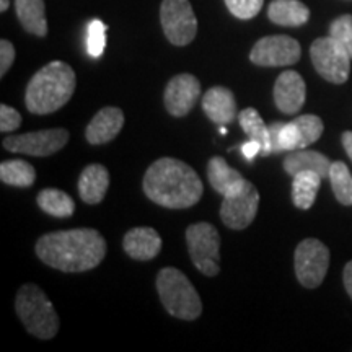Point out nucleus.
<instances>
[{
  "label": "nucleus",
  "mask_w": 352,
  "mask_h": 352,
  "mask_svg": "<svg viewBox=\"0 0 352 352\" xmlns=\"http://www.w3.org/2000/svg\"><path fill=\"white\" fill-rule=\"evenodd\" d=\"M239 121L241 129L245 131V134L250 139L258 140L261 144L263 157H267L271 152V138H270V127L264 124L263 118L259 116V113L254 108H246L239 114Z\"/></svg>",
  "instance_id": "25"
},
{
  "label": "nucleus",
  "mask_w": 352,
  "mask_h": 352,
  "mask_svg": "<svg viewBox=\"0 0 352 352\" xmlns=\"http://www.w3.org/2000/svg\"><path fill=\"white\" fill-rule=\"evenodd\" d=\"M240 151H241V155H243V157L246 158V160L252 162V160H254V158H256L258 155H261L263 147H261V144L258 142V140L250 139L248 142H245V144L240 145Z\"/></svg>",
  "instance_id": "35"
},
{
  "label": "nucleus",
  "mask_w": 352,
  "mask_h": 352,
  "mask_svg": "<svg viewBox=\"0 0 352 352\" xmlns=\"http://www.w3.org/2000/svg\"><path fill=\"white\" fill-rule=\"evenodd\" d=\"M259 192L252 182H246L245 186L236 191L235 195L223 196V202L220 206V219L223 226L232 230H245L252 226V222L258 214Z\"/></svg>",
  "instance_id": "12"
},
{
  "label": "nucleus",
  "mask_w": 352,
  "mask_h": 352,
  "mask_svg": "<svg viewBox=\"0 0 352 352\" xmlns=\"http://www.w3.org/2000/svg\"><path fill=\"white\" fill-rule=\"evenodd\" d=\"M310 56L316 72L324 80L336 83V85L347 82L352 57L336 39L331 36L315 39L310 47Z\"/></svg>",
  "instance_id": "7"
},
{
  "label": "nucleus",
  "mask_w": 352,
  "mask_h": 352,
  "mask_svg": "<svg viewBox=\"0 0 352 352\" xmlns=\"http://www.w3.org/2000/svg\"><path fill=\"white\" fill-rule=\"evenodd\" d=\"M0 179L8 186L30 188L36 182V170L25 160H7L0 165Z\"/></svg>",
  "instance_id": "26"
},
{
  "label": "nucleus",
  "mask_w": 352,
  "mask_h": 352,
  "mask_svg": "<svg viewBox=\"0 0 352 352\" xmlns=\"http://www.w3.org/2000/svg\"><path fill=\"white\" fill-rule=\"evenodd\" d=\"M76 72L63 60H54L34 74L25 94L30 113L51 114L64 107L76 91Z\"/></svg>",
  "instance_id": "3"
},
{
  "label": "nucleus",
  "mask_w": 352,
  "mask_h": 352,
  "mask_svg": "<svg viewBox=\"0 0 352 352\" xmlns=\"http://www.w3.org/2000/svg\"><path fill=\"white\" fill-rule=\"evenodd\" d=\"M307 98V85L296 70H285L277 77L274 85V101L279 111L294 114L300 111Z\"/></svg>",
  "instance_id": "14"
},
{
  "label": "nucleus",
  "mask_w": 352,
  "mask_h": 352,
  "mask_svg": "<svg viewBox=\"0 0 352 352\" xmlns=\"http://www.w3.org/2000/svg\"><path fill=\"white\" fill-rule=\"evenodd\" d=\"M342 147H344L347 157H349L352 162V131H346L344 134H342Z\"/></svg>",
  "instance_id": "38"
},
{
  "label": "nucleus",
  "mask_w": 352,
  "mask_h": 352,
  "mask_svg": "<svg viewBox=\"0 0 352 352\" xmlns=\"http://www.w3.org/2000/svg\"><path fill=\"white\" fill-rule=\"evenodd\" d=\"M160 300L171 316L192 321L202 314L199 294L191 280L176 267H164L157 276Z\"/></svg>",
  "instance_id": "4"
},
{
  "label": "nucleus",
  "mask_w": 352,
  "mask_h": 352,
  "mask_svg": "<svg viewBox=\"0 0 352 352\" xmlns=\"http://www.w3.org/2000/svg\"><path fill=\"white\" fill-rule=\"evenodd\" d=\"M202 109L215 124H230L236 118L235 96L226 87H212L202 96Z\"/></svg>",
  "instance_id": "16"
},
{
  "label": "nucleus",
  "mask_w": 352,
  "mask_h": 352,
  "mask_svg": "<svg viewBox=\"0 0 352 352\" xmlns=\"http://www.w3.org/2000/svg\"><path fill=\"white\" fill-rule=\"evenodd\" d=\"M208 176L209 183L219 195L222 196H230L235 195L236 191H240L245 186V183L248 179H245L239 171L233 170L232 166H228L226 158L222 157H212L208 164Z\"/></svg>",
  "instance_id": "19"
},
{
  "label": "nucleus",
  "mask_w": 352,
  "mask_h": 352,
  "mask_svg": "<svg viewBox=\"0 0 352 352\" xmlns=\"http://www.w3.org/2000/svg\"><path fill=\"white\" fill-rule=\"evenodd\" d=\"M302 47L297 39L274 34L261 38L250 52V60L259 67H285L300 60Z\"/></svg>",
  "instance_id": "10"
},
{
  "label": "nucleus",
  "mask_w": 352,
  "mask_h": 352,
  "mask_svg": "<svg viewBox=\"0 0 352 352\" xmlns=\"http://www.w3.org/2000/svg\"><path fill=\"white\" fill-rule=\"evenodd\" d=\"M69 131L46 129L36 132H26L20 135H10L3 139V147L8 152L25 153L32 157H50L59 152L69 142Z\"/></svg>",
  "instance_id": "11"
},
{
  "label": "nucleus",
  "mask_w": 352,
  "mask_h": 352,
  "mask_svg": "<svg viewBox=\"0 0 352 352\" xmlns=\"http://www.w3.org/2000/svg\"><path fill=\"white\" fill-rule=\"evenodd\" d=\"M15 308L26 331L39 340H51L59 331V316L50 298L38 285H21L15 298Z\"/></svg>",
  "instance_id": "5"
},
{
  "label": "nucleus",
  "mask_w": 352,
  "mask_h": 352,
  "mask_svg": "<svg viewBox=\"0 0 352 352\" xmlns=\"http://www.w3.org/2000/svg\"><path fill=\"white\" fill-rule=\"evenodd\" d=\"M107 47V25L95 19L87 26V52L88 56L98 59Z\"/></svg>",
  "instance_id": "29"
},
{
  "label": "nucleus",
  "mask_w": 352,
  "mask_h": 352,
  "mask_svg": "<svg viewBox=\"0 0 352 352\" xmlns=\"http://www.w3.org/2000/svg\"><path fill=\"white\" fill-rule=\"evenodd\" d=\"M13 60H15V47L10 41L2 39L0 41V77H3L8 72Z\"/></svg>",
  "instance_id": "34"
},
{
  "label": "nucleus",
  "mask_w": 352,
  "mask_h": 352,
  "mask_svg": "<svg viewBox=\"0 0 352 352\" xmlns=\"http://www.w3.org/2000/svg\"><path fill=\"white\" fill-rule=\"evenodd\" d=\"M21 124V114L15 108L7 107L6 103L0 104V131L12 132L19 129Z\"/></svg>",
  "instance_id": "33"
},
{
  "label": "nucleus",
  "mask_w": 352,
  "mask_h": 352,
  "mask_svg": "<svg viewBox=\"0 0 352 352\" xmlns=\"http://www.w3.org/2000/svg\"><path fill=\"white\" fill-rule=\"evenodd\" d=\"M342 279H344V287L349 294V297L352 298V261L346 264L344 272H342Z\"/></svg>",
  "instance_id": "37"
},
{
  "label": "nucleus",
  "mask_w": 352,
  "mask_h": 352,
  "mask_svg": "<svg viewBox=\"0 0 352 352\" xmlns=\"http://www.w3.org/2000/svg\"><path fill=\"white\" fill-rule=\"evenodd\" d=\"M109 186V173L107 166L94 164L82 171L78 179V195L85 204H100L107 196Z\"/></svg>",
  "instance_id": "18"
},
{
  "label": "nucleus",
  "mask_w": 352,
  "mask_h": 352,
  "mask_svg": "<svg viewBox=\"0 0 352 352\" xmlns=\"http://www.w3.org/2000/svg\"><path fill=\"white\" fill-rule=\"evenodd\" d=\"M264 0H226V6L233 16L240 20H252L261 12Z\"/></svg>",
  "instance_id": "31"
},
{
  "label": "nucleus",
  "mask_w": 352,
  "mask_h": 352,
  "mask_svg": "<svg viewBox=\"0 0 352 352\" xmlns=\"http://www.w3.org/2000/svg\"><path fill=\"white\" fill-rule=\"evenodd\" d=\"M160 21L166 39L175 46H188L197 33V19L189 0H164Z\"/></svg>",
  "instance_id": "8"
},
{
  "label": "nucleus",
  "mask_w": 352,
  "mask_h": 352,
  "mask_svg": "<svg viewBox=\"0 0 352 352\" xmlns=\"http://www.w3.org/2000/svg\"><path fill=\"white\" fill-rule=\"evenodd\" d=\"M8 6H10V0H0V12H7Z\"/></svg>",
  "instance_id": "39"
},
{
  "label": "nucleus",
  "mask_w": 352,
  "mask_h": 352,
  "mask_svg": "<svg viewBox=\"0 0 352 352\" xmlns=\"http://www.w3.org/2000/svg\"><path fill=\"white\" fill-rule=\"evenodd\" d=\"M122 248L132 259L148 261L160 253L162 239L151 227H135L124 235Z\"/></svg>",
  "instance_id": "17"
},
{
  "label": "nucleus",
  "mask_w": 352,
  "mask_h": 352,
  "mask_svg": "<svg viewBox=\"0 0 352 352\" xmlns=\"http://www.w3.org/2000/svg\"><path fill=\"white\" fill-rule=\"evenodd\" d=\"M328 178L336 199L342 206H352V175L344 162H333Z\"/></svg>",
  "instance_id": "27"
},
{
  "label": "nucleus",
  "mask_w": 352,
  "mask_h": 352,
  "mask_svg": "<svg viewBox=\"0 0 352 352\" xmlns=\"http://www.w3.org/2000/svg\"><path fill=\"white\" fill-rule=\"evenodd\" d=\"M331 164L333 162H329V158L323 153L297 148L296 152H290L284 158V170L290 176L300 173V171H315L321 178H328Z\"/></svg>",
  "instance_id": "20"
},
{
  "label": "nucleus",
  "mask_w": 352,
  "mask_h": 352,
  "mask_svg": "<svg viewBox=\"0 0 352 352\" xmlns=\"http://www.w3.org/2000/svg\"><path fill=\"white\" fill-rule=\"evenodd\" d=\"M36 254L44 264L63 272L90 271L103 261L107 241L94 228L52 232L36 243Z\"/></svg>",
  "instance_id": "1"
},
{
  "label": "nucleus",
  "mask_w": 352,
  "mask_h": 352,
  "mask_svg": "<svg viewBox=\"0 0 352 352\" xmlns=\"http://www.w3.org/2000/svg\"><path fill=\"white\" fill-rule=\"evenodd\" d=\"M16 16L28 33L36 36H46L47 21L44 0H15Z\"/></svg>",
  "instance_id": "22"
},
{
  "label": "nucleus",
  "mask_w": 352,
  "mask_h": 352,
  "mask_svg": "<svg viewBox=\"0 0 352 352\" xmlns=\"http://www.w3.org/2000/svg\"><path fill=\"white\" fill-rule=\"evenodd\" d=\"M294 122H296L298 134H300V148H307L308 145L316 142L323 134V121L315 114H303V116L296 118Z\"/></svg>",
  "instance_id": "28"
},
{
  "label": "nucleus",
  "mask_w": 352,
  "mask_h": 352,
  "mask_svg": "<svg viewBox=\"0 0 352 352\" xmlns=\"http://www.w3.org/2000/svg\"><path fill=\"white\" fill-rule=\"evenodd\" d=\"M189 256L204 276H217L220 271V235L212 223L197 222L186 228Z\"/></svg>",
  "instance_id": "6"
},
{
  "label": "nucleus",
  "mask_w": 352,
  "mask_h": 352,
  "mask_svg": "<svg viewBox=\"0 0 352 352\" xmlns=\"http://www.w3.org/2000/svg\"><path fill=\"white\" fill-rule=\"evenodd\" d=\"M279 147L283 151H297L300 148V134L296 122H284L283 129L279 132Z\"/></svg>",
  "instance_id": "32"
},
{
  "label": "nucleus",
  "mask_w": 352,
  "mask_h": 352,
  "mask_svg": "<svg viewBox=\"0 0 352 352\" xmlns=\"http://www.w3.org/2000/svg\"><path fill=\"white\" fill-rule=\"evenodd\" d=\"M220 134H227V127L226 126H220Z\"/></svg>",
  "instance_id": "40"
},
{
  "label": "nucleus",
  "mask_w": 352,
  "mask_h": 352,
  "mask_svg": "<svg viewBox=\"0 0 352 352\" xmlns=\"http://www.w3.org/2000/svg\"><path fill=\"white\" fill-rule=\"evenodd\" d=\"M144 192L166 209L192 208L202 197V182L188 164L176 158H160L144 175Z\"/></svg>",
  "instance_id": "2"
},
{
  "label": "nucleus",
  "mask_w": 352,
  "mask_h": 352,
  "mask_svg": "<svg viewBox=\"0 0 352 352\" xmlns=\"http://www.w3.org/2000/svg\"><path fill=\"white\" fill-rule=\"evenodd\" d=\"M36 202L44 212L60 219L70 217L76 210V202H74L72 197L67 192L54 188L43 189L36 197Z\"/></svg>",
  "instance_id": "24"
},
{
  "label": "nucleus",
  "mask_w": 352,
  "mask_h": 352,
  "mask_svg": "<svg viewBox=\"0 0 352 352\" xmlns=\"http://www.w3.org/2000/svg\"><path fill=\"white\" fill-rule=\"evenodd\" d=\"M122 126H124V113L120 108L107 107L100 109L90 121L85 131V138L91 145L107 144L120 134Z\"/></svg>",
  "instance_id": "15"
},
{
  "label": "nucleus",
  "mask_w": 352,
  "mask_h": 352,
  "mask_svg": "<svg viewBox=\"0 0 352 352\" xmlns=\"http://www.w3.org/2000/svg\"><path fill=\"white\" fill-rule=\"evenodd\" d=\"M284 122H272L270 127V138H271V152L272 153H279L280 147H279V132L283 129Z\"/></svg>",
  "instance_id": "36"
},
{
  "label": "nucleus",
  "mask_w": 352,
  "mask_h": 352,
  "mask_svg": "<svg viewBox=\"0 0 352 352\" xmlns=\"http://www.w3.org/2000/svg\"><path fill=\"white\" fill-rule=\"evenodd\" d=\"M329 36L336 39L352 57V15H341L329 25Z\"/></svg>",
  "instance_id": "30"
},
{
  "label": "nucleus",
  "mask_w": 352,
  "mask_h": 352,
  "mask_svg": "<svg viewBox=\"0 0 352 352\" xmlns=\"http://www.w3.org/2000/svg\"><path fill=\"white\" fill-rule=\"evenodd\" d=\"M321 176L315 171H300L294 175L292 182V201L296 208L307 210L314 206L321 186Z\"/></svg>",
  "instance_id": "23"
},
{
  "label": "nucleus",
  "mask_w": 352,
  "mask_h": 352,
  "mask_svg": "<svg viewBox=\"0 0 352 352\" xmlns=\"http://www.w3.org/2000/svg\"><path fill=\"white\" fill-rule=\"evenodd\" d=\"M201 96V83L191 74H179L165 88V108L171 116L183 118L195 108Z\"/></svg>",
  "instance_id": "13"
},
{
  "label": "nucleus",
  "mask_w": 352,
  "mask_h": 352,
  "mask_svg": "<svg viewBox=\"0 0 352 352\" xmlns=\"http://www.w3.org/2000/svg\"><path fill=\"white\" fill-rule=\"evenodd\" d=\"M329 267V250L316 239H307L296 250V274L298 283L307 289L321 285Z\"/></svg>",
  "instance_id": "9"
},
{
  "label": "nucleus",
  "mask_w": 352,
  "mask_h": 352,
  "mask_svg": "<svg viewBox=\"0 0 352 352\" xmlns=\"http://www.w3.org/2000/svg\"><path fill=\"white\" fill-rule=\"evenodd\" d=\"M267 16L280 26H302L310 19V10L300 0H272Z\"/></svg>",
  "instance_id": "21"
}]
</instances>
